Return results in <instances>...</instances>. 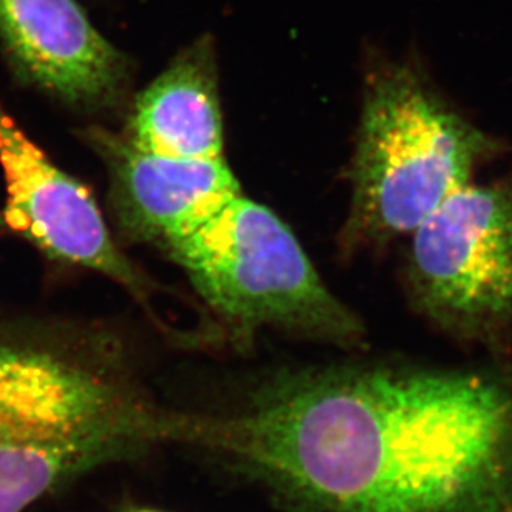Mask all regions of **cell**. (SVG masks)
Returning a JSON list of instances; mask_svg holds the SVG:
<instances>
[{
  "mask_svg": "<svg viewBox=\"0 0 512 512\" xmlns=\"http://www.w3.org/2000/svg\"><path fill=\"white\" fill-rule=\"evenodd\" d=\"M411 241L406 289L428 324L461 343L512 342V178L451 194Z\"/></svg>",
  "mask_w": 512,
  "mask_h": 512,
  "instance_id": "5",
  "label": "cell"
},
{
  "mask_svg": "<svg viewBox=\"0 0 512 512\" xmlns=\"http://www.w3.org/2000/svg\"><path fill=\"white\" fill-rule=\"evenodd\" d=\"M135 348L93 320L0 309V512H24L83 474L178 445Z\"/></svg>",
  "mask_w": 512,
  "mask_h": 512,
  "instance_id": "2",
  "label": "cell"
},
{
  "mask_svg": "<svg viewBox=\"0 0 512 512\" xmlns=\"http://www.w3.org/2000/svg\"><path fill=\"white\" fill-rule=\"evenodd\" d=\"M2 223L52 261L82 267L148 304L155 285L123 254L92 191L60 170L0 103Z\"/></svg>",
  "mask_w": 512,
  "mask_h": 512,
  "instance_id": "6",
  "label": "cell"
},
{
  "mask_svg": "<svg viewBox=\"0 0 512 512\" xmlns=\"http://www.w3.org/2000/svg\"><path fill=\"white\" fill-rule=\"evenodd\" d=\"M181 445L281 512H512V370L272 368L184 411Z\"/></svg>",
  "mask_w": 512,
  "mask_h": 512,
  "instance_id": "1",
  "label": "cell"
},
{
  "mask_svg": "<svg viewBox=\"0 0 512 512\" xmlns=\"http://www.w3.org/2000/svg\"><path fill=\"white\" fill-rule=\"evenodd\" d=\"M488 141L411 73L368 92L353 168L345 249L413 234L469 184Z\"/></svg>",
  "mask_w": 512,
  "mask_h": 512,
  "instance_id": "4",
  "label": "cell"
},
{
  "mask_svg": "<svg viewBox=\"0 0 512 512\" xmlns=\"http://www.w3.org/2000/svg\"><path fill=\"white\" fill-rule=\"evenodd\" d=\"M88 140L110 174V204L116 228L128 242L163 247L241 193L221 160H178L138 150L107 131Z\"/></svg>",
  "mask_w": 512,
  "mask_h": 512,
  "instance_id": "8",
  "label": "cell"
},
{
  "mask_svg": "<svg viewBox=\"0 0 512 512\" xmlns=\"http://www.w3.org/2000/svg\"><path fill=\"white\" fill-rule=\"evenodd\" d=\"M123 138L153 155L178 160L223 158V113L209 40L181 52L138 95Z\"/></svg>",
  "mask_w": 512,
  "mask_h": 512,
  "instance_id": "9",
  "label": "cell"
},
{
  "mask_svg": "<svg viewBox=\"0 0 512 512\" xmlns=\"http://www.w3.org/2000/svg\"><path fill=\"white\" fill-rule=\"evenodd\" d=\"M161 249L236 343L264 330L342 350L365 342L362 319L322 281L294 232L242 193Z\"/></svg>",
  "mask_w": 512,
  "mask_h": 512,
  "instance_id": "3",
  "label": "cell"
},
{
  "mask_svg": "<svg viewBox=\"0 0 512 512\" xmlns=\"http://www.w3.org/2000/svg\"><path fill=\"white\" fill-rule=\"evenodd\" d=\"M130 512H160V511H153V509H136V511H130Z\"/></svg>",
  "mask_w": 512,
  "mask_h": 512,
  "instance_id": "10",
  "label": "cell"
},
{
  "mask_svg": "<svg viewBox=\"0 0 512 512\" xmlns=\"http://www.w3.org/2000/svg\"><path fill=\"white\" fill-rule=\"evenodd\" d=\"M0 39L27 80L73 107H115L128 62L77 0H0Z\"/></svg>",
  "mask_w": 512,
  "mask_h": 512,
  "instance_id": "7",
  "label": "cell"
}]
</instances>
